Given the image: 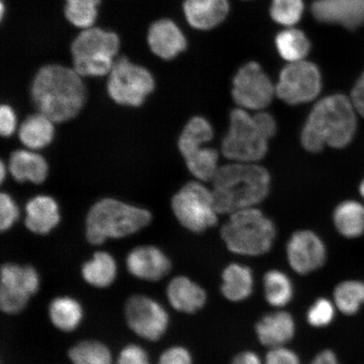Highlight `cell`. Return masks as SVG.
I'll list each match as a JSON object with an SVG mask.
<instances>
[{
    "label": "cell",
    "mask_w": 364,
    "mask_h": 364,
    "mask_svg": "<svg viewBox=\"0 0 364 364\" xmlns=\"http://www.w3.org/2000/svg\"><path fill=\"white\" fill-rule=\"evenodd\" d=\"M30 95L38 112L54 124L74 119L87 99L82 76L74 68L57 63L39 68L31 82Z\"/></svg>",
    "instance_id": "obj_1"
},
{
    "label": "cell",
    "mask_w": 364,
    "mask_h": 364,
    "mask_svg": "<svg viewBox=\"0 0 364 364\" xmlns=\"http://www.w3.org/2000/svg\"><path fill=\"white\" fill-rule=\"evenodd\" d=\"M358 116L347 95L334 94L321 99L304 125L300 136L303 147L309 152L318 153L326 147L348 146L357 134Z\"/></svg>",
    "instance_id": "obj_2"
},
{
    "label": "cell",
    "mask_w": 364,
    "mask_h": 364,
    "mask_svg": "<svg viewBox=\"0 0 364 364\" xmlns=\"http://www.w3.org/2000/svg\"><path fill=\"white\" fill-rule=\"evenodd\" d=\"M212 181L218 215H232L262 203L269 193L271 176L257 163L231 162L218 167Z\"/></svg>",
    "instance_id": "obj_3"
},
{
    "label": "cell",
    "mask_w": 364,
    "mask_h": 364,
    "mask_svg": "<svg viewBox=\"0 0 364 364\" xmlns=\"http://www.w3.org/2000/svg\"><path fill=\"white\" fill-rule=\"evenodd\" d=\"M277 133L270 113L252 114L237 107L231 112L230 127L222 141V154L231 162L257 163L265 157L268 142Z\"/></svg>",
    "instance_id": "obj_4"
},
{
    "label": "cell",
    "mask_w": 364,
    "mask_h": 364,
    "mask_svg": "<svg viewBox=\"0 0 364 364\" xmlns=\"http://www.w3.org/2000/svg\"><path fill=\"white\" fill-rule=\"evenodd\" d=\"M151 220V213L147 209L115 198H103L92 205L86 216V239L91 245H102L107 239L134 235Z\"/></svg>",
    "instance_id": "obj_5"
},
{
    "label": "cell",
    "mask_w": 364,
    "mask_h": 364,
    "mask_svg": "<svg viewBox=\"0 0 364 364\" xmlns=\"http://www.w3.org/2000/svg\"><path fill=\"white\" fill-rule=\"evenodd\" d=\"M276 234L274 223L256 208L232 213L221 229V238L228 250L245 257L269 252Z\"/></svg>",
    "instance_id": "obj_6"
},
{
    "label": "cell",
    "mask_w": 364,
    "mask_h": 364,
    "mask_svg": "<svg viewBox=\"0 0 364 364\" xmlns=\"http://www.w3.org/2000/svg\"><path fill=\"white\" fill-rule=\"evenodd\" d=\"M120 48L114 31L98 26L82 30L70 45L73 68L82 77L108 75Z\"/></svg>",
    "instance_id": "obj_7"
},
{
    "label": "cell",
    "mask_w": 364,
    "mask_h": 364,
    "mask_svg": "<svg viewBox=\"0 0 364 364\" xmlns=\"http://www.w3.org/2000/svg\"><path fill=\"white\" fill-rule=\"evenodd\" d=\"M213 138V127L202 117H194L184 127L178 149L186 166L200 181H212L218 169V153L208 144Z\"/></svg>",
    "instance_id": "obj_8"
},
{
    "label": "cell",
    "mask_w": 364,
    "mask_h": 364,
    "mask_svg": "<svg viewBox=\"0 0 364 364\" xmlns=\"http://www.w3.org/2000/svg\"><path fill=\"white\" fill-rule=\"evenodd\" d=\"M156 88V80L147 68L136 65L127 57L116 59L108 74L109 97L121 106H142Z\"/></svg>",
    "instance_id": "obj_9"
},
{
    "label": "cell",
    "mask_w": 364,
    "mask_h": 364,
    "mask_svg": "<svg viewBox=\"0 0 364 364\" xmlns=\"http://www.w3.org/2000/svg\"><path fill=\"white\" fill-rule=\"evenodd\" d=\"M171 208L180 224L193 233H202L218 223L212 190L200 181L182 186L172 198Z\"/></svg>",
    "instance_id": "obj_10"
},
{
    "label": "cell",
    "mask_w": 364,
    "mask_h": 364,
    "mask_svg": "<svg viewBox=\"0 0 364 364\" xmlns=\"http://www.w3.org/2000/svg\"><path fill=\"white\" fill-rule=\"evenodd\" d=\"M276 95L289 105L314 101L322 89V77L318 68L306 60L289 63L281 71Z\"/></svg>",
    "instance_id": "obj_11"
},
{
    "label": "cell",
    "mask_w": 364,
    "mask_h": 364,
    "mask_svg": "<svg viewBox=\"0 0 364 364\" xmlns=\"http://www.w3.org/2000/svg\"><path fill=\"white\" fill-rule=\"evenodd\" d=\"M39 287L40 277L33 267L4 264L0 279V309L9 315L21 312Z\"/></svg>",
    "instance_id": "obj_12"
},
{
    "label": "cell",
    "mask_w": 364,
    "mask_h": 364,
    "mask_svg": "<svg viewBox=\"0 0 364 364\" xmlns=\"http://www.w3.org/2000/svg\"><path fill=\"white\" fill-rule=\"evenodd\" d=\"M276 86L256 62L241 67L233 79L232 97L238 107L260 112L271 104Z\"/></svg>",
    "instance_id": "obj_13"
},
{
    "label": "cell",
    "mask_w": 364,
    "mask_h": 364,
    "mask_svg": "<svg viewBox=\"0 0 364 364\" xmlns=\"http://www.w3.org/2000/svg\"><path fill=\"white\" fill-rule=\"evenodd\" d=\"M125 316L129 328L150 341L161 339L169 326V316L165 308L147 296H132L126 304Z\"/></svg>",
    "instance_id": "obj_14"
},
{
    "label": "cell",
    "mask_w": 364,
    "mask_h": 364,
    "mask_svg": "<svg viewBox=\"0 0 364 364\" xmlns=\"http://www.w3.org/2000/svg\"><path fill=\"white\" fill-rule=\"evenodd\" d=\"M289 266L299 275H307L325 265L327 250L324 241L315 232L296 231L286 248Z\"/></svg>",
    "instance_id": "obj_15"
},
{
    "label": "cell",
    "mask_w": 364,
    "mask_h": 364,
    "mask_svg": "<svg viewBox=\"0 0 364 364\" xmlns=\"http://www.w3.org/2000/svg\"><path fill=\"white\" fill-rule=\"evenodd\" d=\"M126 264L132 275L149 282L161 280L171 269L170 259L161 249L153 245H142L131 250Z\"/></svg>",
    "instance_id": "obj_16"
},
{
    "label": "cell",
    "mask_w": 364,
    "mask_h": 364,
    "mask_svg": "<svg viewBox=\"0 0 364 364\" xmlns=\"http://www.w3.org/2000/svg\"><path fill=\"white\" fill-rule=\"evenodd\" d=\"M312 13L322 23L356 29L364 23V0H316Z\"/></svg>",
    "instance_id": "obj_17"
},
{
    "label": "cell",
    "mask_w": 364,
    "mask_h": 364,
    "mask_svg": "<svg viewBox=\"0 0 364 364\" xmlns=\"http://www.w3.org/2000/svg\"><path fill=\"white\" fill-rule=\"evenodd\" d=\"M147 43L150 51L164 60L175 58L186 48L183 33L170 19L158 20L149 26Z\"/></svg>",
    "instance_id": "obj_18"
},
{
    "label": "cell",
    "mask_w": 364,
    "mask_h": 364,
    "mask_svg": "<svg viewBox=\"0 0 364 364\" xmlns=\"http://www.w3.org/2000/svg\"><path fill=\"white\" fill-rule=\"evenodd\" d=\"M295 321L290 313L277 311L263 316L256 325V334L262 346L283 347L294 338Z\"/></svg>",
    "instance_id": "obj_19"
},
{
    "label": "cell",
    "mask_w": 364,
    "mask_h": 364,
    "mask_svg": "<svg viewBox=\"0 0 364 364\" xmlns=\"http://www.w3.org/2000/svg\"><path fill=\"white\" fill-rule=\"evenodd\" d=\"M167 299L176 311L194 314L207 303L208 295L201 286L184 276L173 279L166 289Z\"/></svg>",
    "instance_id": "obj_20"
},
{
    "label": "cell",
    "mask_w": 364,
    "mask_h": 364,
    "mask_svg": "<svg viewBox=\"0 0 364 364\" xmlns=\"http://www.w3.org/2000/svg\"><path fill=\"white\" fill-rule=\"evenodd\" d=\"M228 0H185L183 11L191 26L209 30L220 25L229 13Z\"/></svg>",
    "instance_id": "obj_21"
},
{
    "label": "cell",
    "mask_w": 364,
    "mask_h": 364,
    "mask_svg": "<svg viewBox=\"0 0 364 364\" xmlns=\"http://www.w3.org/2000/svg\"><path fill=\"white\" fill-rule=\"evenodd\" d=\"M25 225L36 235H47L60 222L58 205L49 196L39 195L26 205Z\"/></svg>",
    "instance_id": "obj_22"
},
{
    "label": "cell",
    "mask_w": 364,
    "mask_h": 364,
    "mask_svg": "<svg viewBox=\"0 0 364 364\" xmlns=\"http://www.w3.org/2000/svg\"><path fill=\"white\" fill-rule=\"evenodd\" d=\"M8 170L18 182L41 184L47 178L48 166L46 159L34 150L17 149L9 159Z\"/></svg>",
    "instance_id": "obj_23"
},
{
    "label": "cell",
    "mask_w": 364,
    "mask_h": 364,
    "mask_svg": "<svg viewBox=\"0 0 364 364\" xmlns=\"http://www.w3.org/2000/svg\"><path fill=\"white\" fill-rule=\"evenodd\" d=\"M254 276L250 267L231 263L222 273L221 292L231 302H241L253 292Z\"/></svg>",
    "instance_id": "obj_24"
},
{
    "label": "cell",
    "mask_w": 364,
    "mask_h": 364,
    "mask_svg": "<svg viewBox=\"0 0 364 364\" xmlns=\"http://www.w3.org/2000/svg\"><path fill=\"white\" fill-rule=\"evenodd\" d=\"M54 122L43 114L38 112L27 117L18 129V138L31 150L47 147L54 136Z\"/></svg>",
    "instance_id": "obj_25"
},
{
    "label": "cell",
    "mask_w": 364,
    "mask_h": 364,
    "mask_svg": "<svg viewBox=\"0 0 364 364\" xmlns=\"http://www.w3.org/2000/svg\"><path fill=\"white\" fill-rule=\"evenodd\" d=\"M336 230L344 238L353 240L364 235V203L357 200H346L333 212Z\"/></svg>",
    "instance_id": "obj_26"
},
{
    "label": "cell",
    "mask_w": 364,
    "mask_h": 364,
    "mask_svg": "<svg viewBox=\"0 0 364 364\" xmlns=\"http://www.w3.org/2000/svg\"><path fill=\"white\" fill-rule=\"evenodd\" d=\"M117 263L112 255L98 252L82 267V277L91 286L102 289L110 286L117 277Z\"/></svg>",
    "instance_id": "obj_27"
},
{
    "label": "cell",
    "mask_w": 364,
    "mask_h": 364,
    "mask_svg": "<svg viewBox=\"0 0 364 364\" xmlns=\"http://www.w3.org/2000/svg\"><path fill=\"white\" fill-rule=\"evenodd\" d=\"M48 313L53 325L65 332L76 330L83 318L80 304L70 297L54 299L50 304Z\"/></svg>",
    "instance_id": "obj_28"
},
{
    "label": "cell",
    "mask_w": 364,
    "mask_h": 364,
    "mask_svg": "<svg viewBox=\"0 0 364 364\" xmlns=\"http://www.w3.org/2000/svg\"><path fill=\"white\" fill-rule=\"evenodd\" d=\"M263 287L264 295L270 306L282 308L292 301L294 285L284 272L273 269L266 272L263 277Z\"/></svg>",
    "instance_id": "obj_29"
},
{
    "label": "cell",
    "mask_w": 364,
    "mask_h": 364,
    "mask_svg": "<svg viewBox=\"0 0 364 364\" xmlns=\"http://www.w3.org/2000/svg\"><path fill=\"white\" fill-rule=\"evenodd\" d=\"M333 302L343 315H356L364 306V281L349 279L339 283L334 289Z\"/></svg>",
    "instance_id": "obj_30"
},
{
    "label": "cell",
    "mask_w": 364,
    "mask_h": 364,
    "mask_svg": "<svg viewBox=\"0 0 364 364\" xmlns=\"http://www.w3.org/2000/svg\"><path fill=\"white\" fill-rule=\"evenodd\" d=\"M276 47L282 58L294 63L304 60L311 50V43L302 31L289 28L277 36Z\"/></svg>",
    "instance_id": "obj_31"
},
{
    "label": "cell",
    "mask_w": 364,
    "mask_h": 364,
    "mask_svg": "<svg viewBox=\"0 0 364 364\" xmlns=\"http://www.w3.org/2000/svg\"><path fill=\"white\" fill-rule=\"evenodd\" d=\"M63 15L76 28L84 30L95 25L102 0H65Z\"/></svg>",
    "instance_id": "obj_32"
},
{
    "label": "cell",
    "mask_w": 364,
    "mask_h": 364,
    "mask_svg": "<svg viewBox=\"0 0 364 364\" xmlns=\"http://www.w3.org/2000/svg\"><path fill=\"white\" fill-rule=\"evenodd\" d=\"M73 364H112V356L106 345L94 340H86L68 351Z\"/></svg>",
    "instance_id": "obj_33"
},
{
    "label": "cell",
    "mask_w": 364,
    "mask_h": 364,
    "mask_svg": "<svg viewBox=\"0 0 364 364\" xmlns=\"http://www.w3.org/2000/svg\"><path fill=\"white\" fill-rule=\"evenodd\" d=\"M304 9L303 0H272L270 12L279 24L292 26L301 19Z\"/></svg>",
    "instance_id": "obj_34"
},
{
    "label": "cell",
    "mask_w": 364,
    "mask_h": 364,
    "mask_svg": "<svg viewBox=\"0 0 364 364\" xmlns=\"http://www.w3.org/2000/svg\"><path fill=\"white\" fill-rule=\"evenodd\" d=\"M336 307L334 302L326 298L316 300L308 309L306 318L309 325L316 328H323L333 322L336 317Z\"/></svg>",
    "instance_id": "obj_35"
},
{
    "label": "cell",
    "mask_w": 364,
    "mask_h": 364,
    "mask_svg": "<svg viewBox=\"0 0 364 364\" xmlns=\"http://www.w3.org/2000/svg\"><path fill=\"white\" fill-rule=\"evenodd\" d=\"M19 215V209L11 196L4 193L0 194V230H10Z\"/></svg>",
    "instance_id": "obj_36"
},
{
    "label": "cell",
    "mask_w": 364,
    "mask_h": 364,
    "mask_svg": "<svg viewBox=\"0 0 364 364\" xmlns=\"http://www.w3.org/2000/svg\"><path fill=\"white\" fill-rule=\"evenodd\" d=\"M117 364H150L146 351L139 345L130 344L122 350Z\"/></svg>",
    "instance_id": "obj_37"
},
{
    "label": "cell",
    "mask_w": 364,
    "mask_h": 364,
    "mask_svg": "<svg viewBox=\"0 0 364 364\" xmlns=\"http://www.w3.org/2000/svg\"><path fill=\"white\" fill-rule=\"evenodd\" d=\"M265 364H301L298 354L283 347L270 348L266 355Z\"/></svg>",
    "instance_id": "obj_38"
},
{
    "label": "cell",
    "mask_w": 364,
    "mask_h": 364,
    "mask_svg": "<svg viewBox=\"0 0 364 364\" xmlns=\"http://www.w3.org/2000/svg\"><path fill=\"white\" fill-rule=\"evenodd\" d=\"M158 364H193V361L188 349L181 346H175L161 354Z\"/></svg>",
    "instance_id": "obj_39"
},
{
    "label": "cell",
    "mask_w": 364,
    "mask_h": 364,
    "mask_svg": "<svg viewBox=\"0 0 364 364\" xmlns=\"http://www.w3.org/2000/svg\"><path fill=\"white\" fill-rule=\"evenodd\" d=\"M16 129V117L13 109L8 105L0 107V134L8 138L15 133Z\"/></svg>",
    "instance_id": "obj_40"
},
{
    "label": "cell",
    "mask_w": 364,
    "mask_h": 364,
    "mask_svg": "<svg viewBox=\"0 0 364 364\" xmlns=\"http://www.w3.org/2000/svg\"><path fill=\"white\" fill-rule=\"evenodd\" d=\"M350 98L358 115L364 118V72L353 85Z\"/></svg>",
    "instance_id": "obj_41"
},
{
    "label": "cell",
    "mask_w": 364,
    "mask_h": 364,
    "mask_svg": "<svg viewBox=\"0 0 364 364\" xmlns=\"http://www.w3.org/2000/svg\"><path fill=\"white\" fill-rule=\"evenodd\" d=\"M230 364H265L256 353L252 351L241 352L236 355Z\"/></svg>",
    "instance_id": "obj_42"
},
{
    "label": "cell",
    "mask_w": 364,
    "mask_h": 364,
    "mask_svg": "<svg viewBox=\"0 0 364 364\" xmlns=\"http://www.w3.org/2000/svg\"><path fill=\"white\" fill-rule=\"evenodd\" d=\"M309 364H341L338 356L332 350L326 349L318 353Z\"/></svg>",
    "instance_id": "obj_43"
},
{
    "label": "cell",
    "mask_w": 364,
    "mask_h": 364,
    "mask_svg": "<svg viewBox=\"0 0 364 364\" xmlns=\"http://www.w3.org/2000/svg\"><path fill=\"white\" fill-rule=\"evenodd\" d=\"M6 169L4 166V161H0V182L3 183L4 178H6Z\"/></svg>",
    "instance_id": "obj_44"
},
{
    "label": "cell",
    "mask_w": 364,
    "mask_h": 364,
    "mask_svg": "<svg viewBox=\"0 0 364 364\" xmlns=\"http://www.w3.org/2000/svg\"><path fill=\"white\" fill-rule=\"evenodd\" d=\"M358 192H359V194H360L361 198H363V202H364V178L360 182V184H359Z\"/></svg>",
    "instance_id": "obj_45"
}]
</instances>
